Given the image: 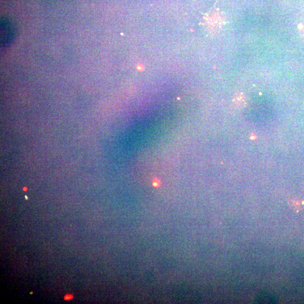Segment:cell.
<instances>
[{"instance_id": "obj_3", "label": "cell", "mask_w": 304, "mask_h": 304, "mask_svg": "<svg viewBox=\"0 0 304 304\" xmlns=\"http://www.w3.org/2000/svg\"><path fill=\"white\" fill-rule=\"evenodd\" d=\"M73 298V296L72 295H70V294H67L65 296V298L64 299L65 300H71L72 298Z\"/></svg>"}, {"instance_id": "obj_1", "label": "cell", "mask_w": 304, "mask_h": 304, "mask_svg": "<svg viewBox=\"0 0 304 304\" xmlns=\"http://www.w3.org/2000/svg\"><path fill=\"white\" fill-rule=\"evenodd\" d=\"M277 301L274 294L269 293H262L257 296L256 300V303L261 304H273Z\"/></svg>"}, {"instance_id": "obj_2", "label": "cell", "mask_w": 304, "mask_h": 304, "mask_svg": "<svg viewBox=\"0 0 304 304\" xmlns=\"http://www.w3.org/2000/svg\"><path fill=\"white\" fill-rule=\"evenodd\" d=\"M234 103L239 107H243L245 104V99L243 95L238 94L234 98Z\"/></svg>"}]
</instances>
